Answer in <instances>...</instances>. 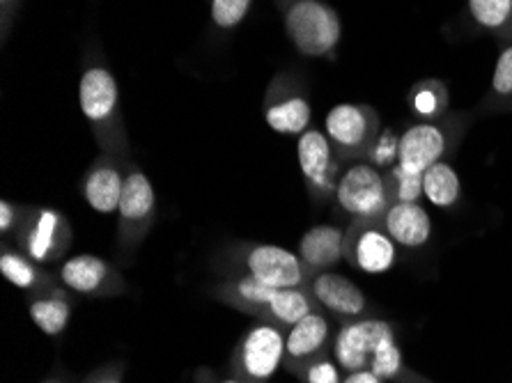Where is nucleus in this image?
I'll list each match as a JSON object with an SVG mask.
<instances>
[{"label":"nucleus","instance_id":"9b49d317","mask_svg":"<svg viewBox=\"0 0 512 383\" xmlns=\"http://www.w3.org/2000/svg\"><path fill=\"white\" fill-rule=\"evenodd\" d=\"M462 131L455 124L421 122L400 136L398 166L411 175H425L434 163L444 161L455 150Z\"/></svg>","mask_w":512,"mask_h":383},{"label":"nucleus","instance_id":"4be33fe9","mask_svg":"<svg viewBox=\"0 0 512 383\" xmlns=\"http://www.w3.org/2000/svg\"><path fill=\"white\" fill-rule=\"evenodd\" d=\"M74 312V301L69 299L67 292L62 287L51 289V292L42 294H30L28 296V315L33 319L35 326L42 333L56 338L65 331L69 319Z\"/></svg>","mask_w":512,"mask_h":383},{"label":"nucleus","instance_id":"7c9ffc66","mask_svg":"<svg viewBox=\"0 0 512 383\" xmlns=\"http://www.w3.org/2000/svg\"><path fill=\"white\" fill-rule=\"evenodd\" d=\"M28 207L17 205V202L12 200H3L0 202V232H3V237H7L10 232H17L19 223L23 221V214H26Z\"/></svg>","mask_w":512,"mask_h":383},{"label":"nucleus","instance_id":"5701e85b","mask_svg":"<svg viewBox=\"0 0 512 383\" xmlns=\"http://www.w3.org/2000/svg\"><path fill=\"white\" fill-rule=\"evenodd\" d=\"M423 198H428L434 207L451 209L462 198V184L457 170L451 163L439 161L423 175Z\"/></svg>","mask_w":512,"mask_h":383},{"label":"nucleus","instance_id":"aec40b11","mask_svg":"<svg viewBox=\"0 0 512 383\" xmlns=\"http://www.w3.org/2000/svg\"><path fill=\"white\" fill-rule=\"evenodd\" d=\"M0 271L10 280L14 287L23 289L30 294H42L58 289L56 276H51L49 271H44L35 260H30L26 253H21L19 248L10 244L0 246Z\"/></svg>","mask_w":512,"mask_h":383},{"label":"nucleus","instance_id":"ddd939ff","mask_svg":"<svg viewBox=\"0 0 512 383\" xmlns=\"http://www.w3.org/2000/svg\"><path fill=\"white\" fill-rule=\"evenodd\" d=\"M398 244L386 232L382 221H352L345 232V260L354 269L379 276L393 269Z\"/></svg>","mask_w":512,"mask_h":383},{"label":"nucleus","instance_id":"f03ea898","mask_svg":"<svg viewBox=\"0 0 512 383\" xmlns=\"http://www.w3.org/2000/svg\"><path fill=\"white\" fill-rule=\"evenodd\" d=\"M212 296L237 312L258 319V322L292 328L299 319L320 310L308 289L269 287L248 278H223L212 287Z\"/></svg>","mask_w":512,"mask_h":383},{"label":"nucleus","instance_id":"cd10ccee","mask_svg":"<svg viewBox=\"0 0 512 383\" xmlns=\"http://www.w3.org/2000/svg\"><path fill=\"white\" fill-rule=\"evenodd\" d=\"M301 383H343V367L336 363V358L331 354L317 356L315 361H310L304 370L297 374Z\"/></svg>","mask_w":512,"mask_h":383},{"label":"nucleus","instance_id":"6ab92c4d","mask_svg":"<svg viewBox=\"0 0 512 383\" xmlns=\"http://www.w3.org/2000/svg\"><path fill=\"white\" fill-rule=\"evenodd\" d=\"M382 225L402 248H423L432 237V221L418 202H393Z\"/></svg>","mask_w":512,"mask_h":383},{"label":"nucleus","instance_id":"dca6fc26","mask_svg":"<svg viewBox=\"0 0 512 383\" xmlns=\"http://www.w3.org/2000/svg\"><path fill=\"white\" fill-rule=\"evenodd\" d=\"M333 345L331 319L322 310H315L299 319L292 328H287L285 335V370L297 377L304 367L315 361L317 356L329 354Z\"/></svg>","mask_w":512,"mask_h":383},{"label":"nucleus","instance_id":"20e7f679","mask_svg":"<svg viewBox=\"0 0 512 383\" xmlns=\"http://www.w3.org/2000/svg\"><path fill=\"white\" fill-rule=\"evenodd\" d=\"M79 104L85 120L95 129L104 154L129 159L127 136L118 117V83L106 67H88L81 76Z\"/></svg>","mask_w":512,"mask_h":383},{"label":"nucleus","instance_id":"f8f14e48","mask_svg":"<svg viewBox=\"0 0 512 383\" xmlns=\"http://www.w3.org/2000/svg\"><path fill=\"white\" fill-rule=\"evenodd\" d=\"M297 154L310 198L317 202L336 198L338 179L343 175V170H340V163L343 161H340V156L333 150L331 140L322 131L306 129L299 136Z\"/></svg>","mask_w":512,"mask_h":383},{"label":"nucleus","instance_id":"2f4dec72","mask_svg":"<svg viewBox=\"0 0 512 383\" xmlns=\"http://www.w3.org/2000/svg\"><path fill=\"white\" fill-rule=\"evenodd\" d=\"M122 372H124L122 363H108V365L99 367V370H95L92 374H88V377L95 383H124Z\"/></svg>","mask_w":512,"mask_h":383},{"label":"nucleus","instance_id":"c85d7f7f","mask_svg":"<svg viewBox=\"0 0 512 383\" xmlns=\"http://www.w3.org/2000/svg\"><path fill=\"white\" fill-rule=\"evenodd\" d=\"M253 0H212V21L223 30L237 28L251 10Z\"/></svg>","mask_w":512,"mask_h":383},{"label":"nucleus","instance_id":"f257e3e1","mask_svg":"<svg viewBox=\"0 0 512 383\" xmlns=\"http://www.w3.org/2000/svg\"><path fill=\"white\" fill-rule=\"evenodd\" d=\"M333 358L343 372H372L386 383H395L407 370L395 328L379 317L345 322L333 335Z\"/></svg>","mask_w":512,"mask_h":383},{"label":"nucleus","instance_id":"a211bd4d","mask_svg":"<svg viewBox=\"0 0 512 383\" xmlns=\"http://www.w3.org/2000/svg\"><path fill=\"white\" fill-rule=\"evenodd\" d=\"M345 232L338 225H315L299 241V257L310 276L331 271L345 257Z\"/></svg>","mask_w":512,"mask_h":383},{"label":"nucleus","instance_id":"412c9836","mask_svg":"<svg viewBox=\"0 0 512 383\" xmlns=\"http://www.w3.org/2000/svg\"><path fill=\"white\" fill-rule=\"evenodd\" d=\"M310 117H313V111H310V104L304 95H294V92L278 95L276 90L269 92L265 120L278 134L301 136L308 129Z\"/></svg>","mask_w":512,"mask_h":383},{"label":"nucleus","instance_id":"39448f33","mask_svg":"<svg viewBox=\"0 0 512 383\" xmlns=\"http://www.w3.org/2000/svg\"><path fill=\"white\" fill-rule=\"evenodd\" d=\"M154 221H157V195H154L152 182L134 161H129L127 182H124L118 209V239H115V250H118L120 260L134 257L138 246L152 232Z\"/></svg>","mask_w":512,"mask_h":383},{"label":"nucleus","instance_id":"6e6552de","mask_svg":"<svg viewBox=\"0 0 512 383\" xmlns=\"http://www.w3.org/2000/svg\"><path fill=\"white\" fill-rule=\"evenodd\" d=\"M285 335V328L265 322L248 328L232 351V377L244 383H269L285 361Z\"/></svg>","mask_w":512,"mask_h":383},{"label":"nucleus","instance_id":"4468645a","mask_svg":"<svg viewBox=\"0 0 512 383\" xmlns=\"http://www.w3.org/2000/svg\"><path fill=\"white\" fill-rule=\"evenodd\" d=\"M58 278L65 289L83 296H95V299H111V296H122L127 292V280L118 267L97 255L72 257L62 264Z\"/></svg>","mask_w":512,"mask_h":383},{"label":"nucleus","instance_id":"393cba45","mask_svg":"<svg viewBox=\"0 0 512 383\" xmlns=\"http://www.w3.org/2000/svg\"><path fill=\"white\" fill-rule=\"evenodd\" d=\"M409 106L414 115L423 120H437L448 108V90L441 81H421L409 95Z\"/></svg>","mask_w":512,"mask_h":383},{"label":"nucleus","instance_id":"b1692460","mask_svg":"<svg viewBox=\"0 0 512 383\" xmlns=\"http://www.w3.org/2000/svg\"><path fill=\"white\" fill-rule=\"evenodd\" d=\"M469 12L480 28L512 39V0H469Z\"/></svg>","mask_w":512,"mask_h":383},{"label":"nucleus","instance_id":"c756f323","mask_svg":"<svg viewBox=\"0 0 512 383\" xmlns=\"http://www.w3.org/2000/svg\"><path fill=\"white\" fill-rule=\"evenodd\" d=\"M398 147L400 138H395L391 131H384V136H379L372 145L368 161L372 166H391V163H398Z\"/></svg>","mask_w":512,"mask_h":383},{"label":"nucleus","instance_id":"9d476101","mask_svg":"<svg viewBox=\"0 0 512 383\" xmlns=\"http://www.w3.org/2000/svg\"><path fill=\"white\" fill-rule=\"evenodd\" d=\"M327 138L340 161L368 159L379 138V117L370 106L340 104L327 115Z\"/></svg>","mask_w":512,"mask_h":383},{"label":"nucleus","instance_id":"f704fd0d","mask_svg":"<svg viewBox=\"0 0 512 383\" xmlns=\"http://www.w3.org/2000/svg\"><path fill=\"white\" fill-rule=\"evenodd\" d=\"M10 7H12V0H3V10L10 12Z\"/></svg>","mask_w":512,"mask_h":383},{"label":"nucleus","instance_id":"bb28decb","mask_svg":"<svg viewBox=\"0 0 512 383\" xmlns=\"http://www.w3.org/2000/svg\"><path fill=\"white\" fill-rule=\"evenodd\" d=\"M389 177V186L393 193V202H418L423 198V177L411 175L407 170H402L398 163L386 173Z\"/></svg>","mask_w":512,"mask_h":383},{"label":"nucleus","instance_id":"a878e982","mask_svg":"<svg viewBox=\"0 0 512 383\" xmlns=\"http://www.w3.org/2000/svg\"><path fill=\"white\" fill-rule=\"evenodd\" d=\"M490 104L492 106H512V44L501 51L499 60H496V69L492 76V90H490Z\"/></svg>","mask_w":512,"mask_h":383},{"label":"nucleus","instance_id":"4c0bfd02","mask_svg":"<svg viewBox=\"0 0 512 383\" xmlns=\"http://www.w3.org/2000/svg\"><path fill=\"white\" fill-rule=\"evenodd\" d=\"M49 383H58V381H49Z\"/></svg>","mask_w":512,"mask_h":383},{"label":"nucleus","instance_id":"2eb2a0df","mask_svg":"<svg viewBox=\"0 0 512 383\" xmlns=\"http://www.w3.org/2000/svg\"><path fill=\"white\" fill-rule=\"evenodd\" d=\"M306 289L317 306L338 322H354V319L370 315V301L359 285L333 271H322L310 276Z\"/></svg>","mask_w":512,"mask_h":383},{"label":"nucleus","instance_id":"c9c22d12","mask_svg":"<svg viewBox=\"0 0 512 383\" xmlns=\"http://www.w3.org/2000/svg\"><path fill=\"white\" fill-rule=\"evenodd\" d=\"M221 383H244V381L237 379V377H232V379H226V381H221Z\"/></svg>","mask_w":512,"mask_h":383},{"label":"nucleus","instance_id":"1a4fd4ad","mask_svg":"<svg viewBox=\"0 0 512 383\" xmlns=\"http://www.w3.org/2000/svg\"><path fill=\"white\" fill-rule=\"evenodd\" d=\"M72 223L53 207H28L23 221L14 232L21 253L37 264H53L67 255L72 246Z\"/></svg>","mask_w":512,"mask_h":383},{"label":"nucleus","instance_id":"423d86ee","mask_svg":"<svg viewBox=\"0 0 512 383\" xmlns=\"http://www.w3.org/2000/svg\"><path fill=\"white\" fill-rule=\"evenodd\" d=\"M336 202L352 221H382L393 205L389 177L372 163H354L338 179Z\"/></svg>","mask_w":512,"mask_h":383},{"label":"nucleus","instance_id":"f3484780","mask_svg":"<svg viewBox=\"0 0 512 383\" xmlns=\"http://www.w3.org/2000/svg\"><path fill=\"white\" fill-rule=\"evenodd\" d=\"M127 163L129 159L102 154L92 166L85 170L81 193L83 200L97 211V214H113L120 209L124 182H127Z\"/></svg>","mask_w":512,"mask_h":383},{"label":"nucleus","instance_id":"e433bc0d","mask_svg":"<svg viewBox=\"0 0 512 383\" xmlns=\"http://www.w3.org/2000/svg\"><path fill=\"white\" fill-rule=\"evenodd\" d=\"M83 383H95V381H92L90 377H85V381H83Z\"/></svg>","mask_w":512,"mask_h":383},{"label":"nucleus","instance_id":"473e14b6","mask_svg":"<svg viewBox=\"0 0 512 383\" xmlns=\"http://www.w3.org/2000/svg\"><path fill=\"white\" fill-rule=\"evenodd\" d=\"M343 383H386L372 372H349Z\"/></svg>","mask_w":512,"mask_h":383},{"label":"nucleus","instance_id":"0eeeda50","mask_svg":"<svg viewBox=\"0 0 512 383\" xmlns=\"http://www.w3.org/2000/svg\"><path fill=\"white\" fill-rule=\"evenodd\" d=\"M285 30L299 53L329 56L340 42L343 26L338 12L322 0H294L285 10Z\"/></svg>","mask_w":512,"mask_h":383},{"label":"nucleus","instance_id":"72a5a7b5","mask_svg":"<svg viewBox=\"0 0 512 383\" xmlns=\"http://www.w3.org/2000/svg\"><path fill=\"white\" fill-rule=\"evenodd\" d=\"M395 383H434V381L425 377V374L414 372V370H409V367H407V370L400 374L398 381H395Z\"/></svg>","mask_w":512,"mask_h":383},{"label":"nucleus","instance_id":"7ed1b4c3","mask_svg":"<svg viewBox=\"0 0 512 383\" xmlns=\"http://www.w3.org/2000/svg\"><path fill=\"white\" fill-rule=\"evenodd\" d=\"M214 269L223 278H248L285 289H304L310 280L299 253L260 241H232L223 246L214 257Z\"/></svg>","mask_w":512,"mask_h":383}]
</instances>
